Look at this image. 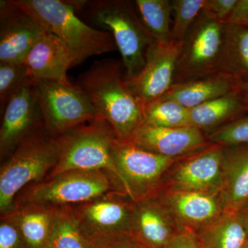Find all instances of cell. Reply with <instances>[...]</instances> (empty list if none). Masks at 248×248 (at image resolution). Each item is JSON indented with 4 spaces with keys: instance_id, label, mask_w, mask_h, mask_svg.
Returning a JSON list of instances; mask_svg holds the SVG:
<instances>
[{
    "instance_id": "obj_1",
    "label": "cell",
    "mask_w": 248,
    "mask_h": 248,
    "mask_svg": "<svg viewBox=\"0 0 248 248\" xmlns=\"http://www.w3.org/2000/svg\"><path fill=\"white\" fill-rule=\"evenodd\" d=\"M78 86L87 94L98 119L110 125L116 138L130 141L143 125V104L127 85L122 60L96 62L79 76Z\"/></svg>"
},
{
    "instance_id": "obj_2",
    "label": "cell",
    "mask_w": 248,
    "mask_h": 248,
    "mask_svg": "<svg viewBox=\"0 0 248 248\" xmlns=\"http://www.w3.org/2000/svg\"><path fill=\"white\" fill-rule=\"evenodd\" d=\"M60 136L48 133L45 127L27 137L9 157L0 170V213L14 210V202L27 186L48 177L60 159Z\"/></svg>"
},
{
    "instance_id": "obj_3",
    "label": "cell",
    "mask_w": 248,
    "mask_h": 248,
    "mask_svg": "<svg viewBox=\"0 0 248 248\" xmlns=\"http://www.w3.org/2000/svg\"><path fill=\"white\" fill-rule=\"evenodd\" d=\"M83 11L93 24L113 37L122 55L125 79L138 76L144 66L148 48L156 40L142 23L135 1H88Z\"/></svg>"
},
{
    "instance_id": "obj_4",
    "label": "cell",
    "mask_w": 248,
    "mask_h": 248,
    "mask_svg": "<svg viewBox=\"0 0 248 248\" xmlns=\"http://www.w3.org/2000/svg\"><path fill=\"white\" fill-rule=\"evenodd\" d=\"M32 16L45 31L56 35L82 62L90 57L118 50L109 32L85 24L68 1L14 0Z\"/></svg>"
},
{
    "instance_id": "obj_5",
    "label": "cell",
    "mask_w": 248,
    "mask_h": 248,
    "mask_svg": "<svg viewBox=\"0 0 248 248\" xmlns=\"http://www.w3.org/2000/svg\"><path fill=\"white\" fill-rule=\"evenodd\" d=\"M111 191L122 192L105 171H68L27 186L16 197L14 210L26 205L55 209L75 206Z\"/></svg>"
},
{
    "instance_id": "obj_6",
    "label": "cell",
    "mask_w": 248,
    "mask_h": 248,
    "mask_svg": "<svg viewBox=\"0 0 248 248\" xmlns=\"http://www.w3.org/2000/svg\"><path fill=\"white\" fill-rule=\"evenodd\" d=\"M60 138V159L46 179L71 170L105 171L114 178L122 191L112 156V143L117 138L106 121L96 120L82 124Z\"/></svg>"
},
{
    "instance_id": "obj_7",
    "label": "cell",
    "mask_w": 248,
    "mask_h": 248,
    "mask_svg": "<svg viewBox=\"0 0 248 248\" xmlns=\"http://www.w3.org/2000/svg\"><path fill=\"white\" fill-rule=\"evenodd\" d=\"M112 156L121 190L135 202L159 195L166 174L179 159L155 154L117 138L112 143Z\"/></svg>"
},
{
    "instance_id": "obj_8",
    "label": "cell",
    "mask_w": 248,
    "mask_h": 248,
    "mask_svg": "<svg viewBox=\"0 0 248 248\" xmlns=\"http://www.w3.org/2000/svg\"><path fill=\"white\" fill-rule=\"evenodd\" d=\"M225 31L226 24L202 11L182 43L173 84L217 73Z\"/></svg>"
},
{
    "instance_id": "obj_9",
    "label": "cell",
    "mask_w": 248,
    "mask_h": 248,
    "mask_svg": "<svg viewBox=\"0 0 248 248\" xmlns=\"http://www.w3.org/2000/svg\"><path fill=\"white\" fill-rule=\"evenodd\" d=\"M36 82L45 128L54 136L99 120L87 94L78 85L52 81Z\"/></svg>"
},
{
    "instance_id": "obj_10",
    "label": "cell",
    "mask_w": 248,
    "mask_h": 248,
    "mask_svg": "<svg viewBox=\"0 0 248 248\" xmlns=\"http://www.w3.org/2000/svg\"><path fill=\"white\" fill-rule=\"evenodd\" d=\"M135 202L120 191H111L84 203L71 206L89 239L132 236Z\"/></svg>"
},
{
    "instance_id": "obj_11",
    "label": "cell",
    "mask_w": 248,
    "mask_h": 248,
    "mask_svg": "<svg viewBox=\"0 0 248 248\" xmlns=\"http://www.w3.org/2000/svg\"><path fill=\"white\" fill-rule=\"evenodd\" d=\"M223 158V146L213 143L179 158L166 174L161 192H200L218 195Z\"/></svg>"
},
{
    "instance_id": "obj_12",
    "label": "cell",
    "mask_w": 248,
    "mask_h": 248,
    "mask_svg": "<svg viewBox=\"0 0 248 248\" xmlns=\"http://www.w3.org/2000/svg\"><path fill=\"white\" fill-rule=\"evenodd\" d=\"M1 115L0 155L4 161L27 137L45 127L35 80L31 78L17 90Z\"/></svg>"
},
{
    "instance_id": "obj_13",
    "label": "cell",
    "mask_w": 248,
    "mask_h": 248,
    "mask_svg": "<svg viewBox=\"0 0 248 248\" xmlns=\"http://www.w3.org/2000/svg\"><path fill=\"white\" fill-rule=\"evenodd\" d=\"M182 43L152 44L147 52L144 66L138 76L126 80L132 93L143 104L162 97L174 82V73Z\"/></svg>"
},
{
    "instance_id": "obj_14",
    "label": "cell",
    "mask_w": 248,
    "mask_h": 248,
    "mask_svg": "<svg viewBox=\"0 0 248 248\" xmlns=\"http://www.w3.org/2000/svg\"><path fill=\"white\" fill-rule=\"evenodd\" d=\"M14 0L0 1V62H23L45 32Z\"/></svg>"
},
{
    "instance_id": "obj_15",
    "label": "cell",
    "mask_w": 248,
    "mask_h": 248,
    "mask_svg": "<svg viewBox=\"0 0 248 248\" xmlns=\"http://www.w3.org/2000/svg\"><path fill=\"white\" fill-rule=\"evenodd\" d=\"M158 195L181 231L192 234H197L225 212L218 194L162 191Z\"/></svg>"
},
{
    "instance_id": "obj_16",
    "label": "cell",
    "mask_w": 248,
    "mask_h": 248,
    "mask_svg": "<svg viewBox=\"0 0 248 248\" xmlns=\"http://www.w3.org/2000/svg\"><path fill=\"white\" fill-rule=\"evenodd\" d=\"M159 195L135 202L132 236L144 248H167L180 232Z\"/></svg>"
},
{
    "instance_id": "obj_17",
    "label": "cell",
    "mask_w": 248,
    "mask_h": 248,
    "mask_svg": "<svg viewBox=\"0 0 248 248\" xmlns=\"http://www.w3.org/2000/svg\"><path fill=\"white\" fill-rule=\"evenodd\" d=\"M145 151L166 157H183L211 145L205 133L194 127L159 128L143 125L130 140Z\"/></svg>"
},
{
    "instance_id": "obj_18",
    "label": "cell",
    "mask_w": 248,
    "mask_h": 248,
    "mask_svg": "<svg viewBox=\"0 0 248 248\" xmlns=\"http://www.w3.org/2000/svg\"><path fill=\"white\" fill-rule=\"evenodd\" d=\"M35 81H52L68 84L67 71L81 63L79 59L56 35L46 31L24 60Z\"/></svg>"
},
{
    "instance_id": "obj_19",
    "label": "cell",
    "mask_w": 248,
    "mask_h": 248,
    "mask_svg": "<svg viewBox=\"0 0 248 248\" xmlns=\"http://www.w3.org/2000/svg\"><path fill=\"white\" fill-rule=\"evenodd\" d=\"M225 212L239 213L248 201V145L223 147L219 193Z\"/></svg>"
},
{
    "instance_id": "obj_20",
    "label": "cell",
    "mask_w": 248,
    "mask_h": 248,
    "mask_svg": "<svg viewBox=\"0 0 248 248\" xmlns=\"http://www.w3.org/2000/svg\"><path fill=\"white\" fill-rule=\"evenodd\" d=\"M236 81L231 76L215 73L185 82L174 84L162 97L193 108L235 91Z\"/></svg>"
},
{
    "instance_id": "obj_21",
    "label": "cell",
    "mask_w": 248,
    "mask_h": 248,
    "mask_svg": "<svg viewBox=\"0 0 248 248\" xmlns=\"http://www.w3.org/2000/svg\"><path fill=\"white\" fill-rule=\"evenodd\" d=\"M248 113V106L233 91L190 109V125L207 133Z\"/></svg>"
},
{
    "instance_id": "obj_22",
    "label": "cell",
    "mask_w": 248,
    "mask_h": 248,
    "mask_svg": "<svg viewBox=\"0 0 248 248\" xmlns=\"http://www.w3.org/2000/svg\"><path fill=\"white\" fill-rule=\"evenodd\" d=\"M58 209L37 205L16 207L12 213L27 248H46Z\"/></svg>"
},
{
    "instance_id": "obj_23",
    "label": "cell",
    "mask_w": 248,
    "mask_h": 248,
    "mask_svg": "<svg viewBox=\"0 0 248 248\" xmlns=\"http://www.w3.org/2000/svg\"><path fill=\"white\" fill-rule=\"evenodd\" d=\"M217 73H223L236 81L248 80V27L226 24L224 42Z\"/></svg>"
},
{
    "instance_id": "obj_24",
    "label": "cell",
    "mask_w": 248,
    "mask_h": 248,
    "mask_svg": "<svg viewBox=\"0 0 248 248\" xmlns=\"http://www.w3.org/2000/svg\"><path fill=\"white\" fill-rule=\"evenodd\" d=\"M195 235L203 248H248V232L239 213L224 212Z\"/></svg>"
},
{
    "instance_id": "obj_25",
    "label": "cell",
    "mask_w": 248,
    "mask_h": 248,
    "mask_svg": "<svg viewBox=\"0 0 248 248\" xmlns=\"http://www.w3.org/2000/svg\"><path fill=\"white\" fill-rule=\"evenodd\" d=\"M46 248H94L91 240L81 230L71 207L57 210Z\"/></svg>"
},
{
    "instance_id": "obj_26",
    "label": "cell",
    "mask_w": 248,
    "mask_h": 248,
    "mask_svg": "<svg viewBox=\"0 0 248 248\" xmlns=\"http://www.w3.org/2000/svg\"><path fill=\"white\" fill-rule=\"evenodd\" d=\"M134 1L142 23L155 40L161 42L172 41L171 1L136 0Z\"/></svg>"
},
{
    "instance_id": "obj_27",
    "label": "cell",
    "mask_w": 248,
    "mask_h": 248,
    "mask_svg": "<svg viewBox=\"0 0 248 248\" xmlns=\"http://www.w3.org/2000/svg\"><path fill=\"white\" fill-rule=\"evenodd\" d=\"M143 125L159 128L191 127L190 109L164 97L143 106Z\"/></svg>"
},
{
    "instance_id": "obj_28",
    "label": "cell",
    "mask_w": 248,
    "mask_h": 248,
    "mask_svg": "<svg viewBox=\"0 0 248 248\" xmlns=\"http://www.w3.org/2000/svg\"><path fill=\"white\" fill-rule=\"evenodd\" d=\"M205 0H172L174 22L172 25V40L182 43L192 24L203 9Z\"/></svg>"
},
{
    "instance_id": "obj_29",
    "label": "cell",
    "mask_w": 248,
    "mask_h": 248,
    "mask_svg": "<svg viewBox=\"0 0 248 248\" xmlns=\"http://www.w3.org/2000/svg\"><path fill=\"white\" fill-rule=\"evenodd\" d=\"M31 78L29 69L24 62H0L1 112L17 90Z\"/></svg>"
},
{
    "instance_id": "obj_30",
    "label": "cell",
    "mask_w": 248,
    "mask_h": 248,
    "mask_svg": "<svg viewBox=\"0 0 248 248\" xmlns=\"http://www.w3.org/2000/svg\"><path fill=\"white\" fill-rule=\"evenodd\" d=\"M205 134L213 144L223 147L248 145V113Z\"/></svg>"
},
{
    "instance_id": "obj_31",
    "label": "cell",
    "mask_w": 248,
    "mask_h": 248,
    "mask_svg": "<svg viewBox=\"0 0 248 248\" xmlns=\"http://www.w3.org/2000/svg\"><path fill=\"white\" fill-rule=\"evenodd\" d=\"M0 248H27L19 227L11 214L1 215Z\"/></svg>"
},
{
    "instance_id": "obj_32",
    "label": "cell",
    "mask_w": 248,
    "mask_h": 248,
    "mask_svg": "<svg viewBox=\"0 0 248 248\" xmlns=\"http://www.w3.org/2000/svg\"><path fill=\"white\" fill-rule=\"evenodd\" d=\"M237 0H205L202 12L222 24H227Z\"/></svg>"
},
{
    "instance_id": "obj_33",
    "label": "cell",
    "mask_w": 248,
    "mask_h": 248,
    "mask_svg": "<svg viewBox=\"0 0 248 248\" xmlns=\"http://www.w3.org/2000/svg\"><path fill=\"white\" fill-rule=\"evenodd\" d=\"M90 240L94 248H140L133 236L127 235Z\"/></svg>"
},
{
    "instance_id": "obj_34",
    "label": "cell",
    "mask_w": 248,
    "mask_h": 248,
    "mask_svg": "<svg viewBox=\"0 0 248 248\" xmlns=\"http://www.w3.org/2000/svg\"><path fill=\"white\" fill-rule=\"evenodd\" d=\"M167 248H203L195 234L181 231L175 235Z\"/></svg>"
},
{
    "instance_id": "obj_35",
    "label": "cell",
    "mask_w": 248,
    "mask_h": 248,
    "mask_svg": "<svg viewBox=\"0 0 248 248\" xmlns=\"http://www.w3.org/2000/svg\"><path fill=\"white\" fill-rule=\"evenodd\" d=\"M227 24L248 27V0H237Z\"/></svg>"
},
{
    "instance_id": "obj_36",
    "label": "cell",
    "mask_w": 248,
    "mask_h": 248,
    "mask_svg": "<svg viewBox=\"0 0 248 248\" xmlns=\"http://www.w3.org/2000/svg\"><path fill=\"white\" fill-rule=\"evenodd\" d=\"M234 91L239 94L240 97L248 107V80L236 81Z\"/></svg>"
},
{
    "instance_id": "obj_37",
    "label": "cell",
    "mask_w": 248,
    "mask_h": 248,
    "mask_svg": "<svg viewBox=\"0 0 248 248\" xmlns=\"http://www.w3.org/2000/svg\"><path fill=\"white\" fill-rule=\"evenodd\" d=\"M239 216L248 232V208L243 209L239 212Z\"/></svg>"
},
{
    "instance_id": "obj_38",
    "label": "cell",
    "mask_w": 248,
    "mask_h": 248,
    "mask_svg": "<svg viewBox=\"0 0 248 248\" xmlns=\"http://www.w3.org/2000/svg\"><path fill=\"white\" fill-rule=\"evenodd\" d=\"M139 246H140V248H143V247H142V246H140V244H139Z\"/></svg>"
}]
</instances>
